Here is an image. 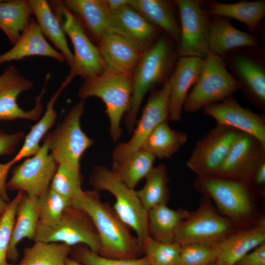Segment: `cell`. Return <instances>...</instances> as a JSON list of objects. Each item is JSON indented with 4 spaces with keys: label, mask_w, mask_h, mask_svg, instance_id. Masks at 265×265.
Here are the masks:
<instances>
[{
    "label": "cell",
    "mask_w": 265,
    "mask_h": 265,
    "mask_svg": "<svg viewBox=\"0 0 265 265\" xmlns=\"http://www.w3.org/2000/svg\"><path fill=\"white\" fill-rule=\"evenodd\" d=\"M84 110V101L81 100L45 138L50 153L57 165L64 163L80 168L82 156L93 144L80 126Z\"/></svg>",
    "instance_id": "cell-10"
},
{
    "label": "cell",
    "mask_w": 265,
    "mask_h": 265,
    "mask_svg": "<svg viewBox=\"0 0 265 265\" xmlns=\"http://www.w3.org/2000/svg\"><path fill=\"white\" fill-rule=\"evenodd\" d=\"M63 4L77 14L97 40L109 31L110 12L103 0H65Z\"/></svg>",
    "instance_id": "cell-31"
},
{
    "label": "cell",
    "mask_w": 265,
    "mask_h": 265,
    "mask_svg": "<svg viewBox=\"0 0 265 265\" xmlns=\"http://www.w3.org/2000/svg\"><path fill=\"white\" fill-rule=\"evenodd\" d=\"M14 163L10 160L5 163H0V197L7 202L9 198L7 193L6 183L8 172Z\"/></svg>",
    "instance_id": "cell-45"
},
{
    "label": "cell",
    "mask_w": 265,
    "mask_h": 265,
    "mask_svg": "<svg viewBox=\"0 0 265 265\" xmlns=\"http://www.w3.org/2000/svg\"><path fill=\"white\" fill-rule=\"evenodd\" d=\"M97 46L105 71L132 75L143 52L122 36L107 32L98 41Z\"/></svg>",
    "instance_id": "cell-18"
},
{
    "label": "cell",
    "mask_w": 265,
    "mask_h": 265,
    "mask_svg": "<svg viewBox=\"0 0 265 265\" xmlns=\"http://www.w3.org/2000/svg\"><path fill=\"white\" fill-rule=\"evenodd\" d=\"M33 241L61 243L71 247L83 245L97 254L101 248L100 238L91 219L72 204L56 224L48 226L38 223Z\"/></svg>",
    "instance_id": "cell-9"
},
{
    "label": "cell",
    "mask_w": 265,
    "mask_h": 265,
    "mask_svg": "<svg viewBox=\"0 0 265 265\" xmlns=\"http://www.w3.org/2000/svg\"><path fill=\"white\" fill-rule=\"evenodd\" d=\"M174 61V53L165 37L158 39L141 56L132 75L130 107L125 123L131 133L143 100L150 90L167 79L166 76Z\"/></svg>",
    "instance_id": "cell-3"
},
{
    "label": "cell",
    "mask_w": 265,
    "mask_h": 265,
    "mask_svg": "<svg viewBox=\"0 0 265 265\" xmlns=\"http://www.w3.org/2000/svg\"><path fill=\"white\" fill-rule=\"evenodd\" d=\"M215 265V263H213V264H212V265Z\"/></svg>",
    "instance_id": "cell-50"
},
{
    "label": "cell",
    "mask_w": 265,
    "mask_h": 265,
    "mask_svg": "<svg viewBox=\"0 0 265 265\" xmlns=\"http://www.w3.org/2000/svg\"><path fill=\"white\" fill-rule=\"evenodd\" d=\"M239 132L216 125L195 144L187 167L196 176L216 177Z\"/></svg>",
    "instance_id": "cell-12"
},
{
    "label": "cell",
    "mask_w": 265,
    "mask_h": 265,
    "mask_svg": "<svg viewBox=\"0 0 265 265\" xmlns=\"http://www.w3.org/2000/svg\"><path fill=\"white\" fill-rule=\"evenodd\" d=\"M89 184L98 191L106 190L112 194L115 199L113 209L121 220L134 232L141 248L143 242L149 236L148 212L142 205L136 191L102 165L93 168Z\"/></svg>",
    "instance_id": "cell-5"
},
{
    "label": "cell",
    "mask_w": 265,
    "mask_h": 265,
    "mask_svg": "<svg viewBox=\"0 0 265 265\" xmlns=\"http://www.w3.org/2000/svg\"><path fill=\"white\" fill-rule=\"evenodd\" d=\"M175 2L180 25L178 55L204 59L209 53L210 15L200 0H177Z\"/></svg>",
    "instance_id": "cell-11"
},
{
    "label": "cell",
    "mask_w": 265,
    "mask_h": 265,
    "mask_svg": "<svg viewBox=\"0 0 265 265\" xmlns=\"http://www.w3.org/2000/svg\"><path fill=\"white\" fill-rule=\"evenodd\" d=\"M265 184V160L261 163L253 174L251 185L259 192Z\"/></svg>",
    "instance_id": "cell-46"
},
{
    "label": "cell",
    "mask_w": 265,
    "mask_h": 265,
    "mask_svg": "<svg viewBox=\"0 0 265 265\" xmlns=\"http://www.w3.org/2000/svg\"><path fill=\"white\" fill-rule=\"evenodd\" d=\"M238 230L216 210L210 199L203 196L197 209L189 212L180 224L174 242L180 246L190 243L216 244Z\"/></svg>",
    "instance_id": "cell-8"
},
{
    "label": "cell",
    "mask_w": 265,
    "mask_h": 265,
    "mask_svg": "<svg viewBox=\"0 0 265 265\" xmlns=\"http://www.w3.org/2000/svg\"><path fill=\"white\" fill-rule=\"evenodd\" d=\"M72 80V79L67 76L57 90L50 99L45 112L25 136L21 148L11 159L14 164L22 159L33 156L39 151L41 147L40 144L41 140L55 122L57 113L54 108L55 103L62 92Z\"/></svg>",
    "instance_id": "cell-26"
},
{
    "label": "cell",
    "mask_w": 265,
    "mask_h": 265,
    "mask_svg": "<svg viewBox=\"0 0 265 265\" xmlns=\"http://www.w3.org/2000/svg\"><path fill=\"white\" fill-rule=\"evenodd\" d=\"M72 205L85 212L91 219L100 239L99 255L119 259L141 257L142 249L137 238L113 208L101 200L98 191H83Z\"/></svg>",
    "instance_id": "cell-1"
},
{
    "label": "cell",
    "mask_w": 265,
    "mask_h": 265,
    "mask_svg": "<svg viewBox=\"0 0 265 265\" xmlns=\"http://www.w3.org/2000/svg\"><path fill=\"white\" fill-rule=\"evenodd\" d=\"M80 168L67 163L58 164L50 187L72 202L83 192Z\"/></svg>",
    "instance_id": "cell-37"
},
{
    "label": "cell",
    "mask_w": 265,
    "mask_h": 265,
    "mask_svg": "<svg viewBox=\"0 0 265 265\" xmlns=\"http://www.w3.org/2000/svg\"><path fill=\"white\" fill-rule=\"evenodd\" d=\"M187 140V134L175 130L167 122L159 125L144 141L141 149L160 159H167L176 153Z\"/></svg>",
    "instance_id": "cell-33"
},
{
    "label": "cell",
    "mask_w": 265,
    "mask_h": 265,
    "mask_svg": "<svg viewBox=\"0 0 265 265\" xmlns=\"http://www.w3.org/2000/svg\"><path fill=\"white\" fill-rule=\"evenodd\" d=\"M71 204L68 199L50 187L37 197L39 223L48 226L56 224Z\"/></svg>",
    "instance_id": "cell-38"
},
{
    "label": "cell",
    "mask_w": 265,
    "mask_h": 265,
    "mask_svg": "<svg viewBox=\"0 0 265 265\" xmlns=\"http://www.w3.org/2000/svg\"><path fill=\"white\" fill-rule=\"evenodd\" d=\"M1 216H2V215H0V219H1Z\"/></svg>",
    "instance_id": "cell-51"
},
{
    "label": "cell",
    "mask_w": 265,
    "mask_h": 265,
    "mask_svg": "<svg viewBox=\"0 0 265 265\" xmlns=\"http://www.w3.org/2000/svg\"><path fill=\"white\" fill-rule=\"evenodd\" d=\"M50 77V75H46L43 88L36 98L34 107L25 110L19 106L17 99L22 93L30 89L33 83L22 76L15 66L9 65L0 75V121L17 119L37 121L43 111L41 100Z\"/></svg>",
    "instance_id": "cell-15"
},
{
    "label": "cell",
    "mask_w": 265,
    "mask_h": 265,
    "mask_svg": "<svg viewBox=\"0 0 265 265\" xmlns=\"http://www.w3.org/2000/svg\"><path fill=\"white\" fill-rule=\"evenodd\" d=\"M155 159L153 154L141 149L122 160L113 161L111 170L127 186L134 189L153 169Z\"/></svg>",
    "instance_id": "cell-34"
},
{
    "label": "cell",
    "mask_w": 265,
    "mask_h": 265,
    "mask_svg": "<svg viewBox=\"0 0 265 265\" xmlns=\"http://www.w3.org/2000/svg\"><path fill=\"white\" fill-rule=\"evenodd\" d=\"M109 31L127 39L144 52L156 42L157 27L129 4L110 12Z\"/></svg>",
    "instance_id": "cell-20"
},
{
    "label": "cell",
    "mask_w": 265,
    "mask_h": 265,
    "mask_svg": "<svg viewBox=\"0 0 265 265\" xmlns=\"http://www.w3.org/2000/svg\"><path fill=\"white\" fill-rule=\"evenodd\" d=\"M204 114L212 118L217 125L248 134L265 148V123L263 117L240 106L230 97L203 108Z\"/></svg>",
    "instance_id": "cell-17"
},
{
    "label": "cell",
    "mask_w": 265,
    "mask_h": 265,
    "mask_svg": "<svg viewBox=\"0 0 265 265\" xmlns=\"http://www.w3.org/2000/svg\"><path fill=\"white\" fill-rule=\"evenodd\" d=\"M104 4L109 12L116 10L125 5L129 4L130 0H103Z\"/></svg>",
    "instance_id": "cell-47"
},
{
    "label": "cell",
    "mask_w": 265,
    "mask_h": 265,
    "mask_svg": "<svg viewBox=\"0 0 265 265\" xmlns=\"http://www.w3.org/2000/svg\"><path fill=\"white\" fill-rule=\"evenodd\" d=\"M32 14L43 34L64 56L70 66L73 53L71 51L66 34L49 2L46 0H28Z\"/></svg>",
    "instance_id": "cell-28"
},
{
    "label": "cell",
    "mask_w": 265,
    "mask_h": 265,
    "mask_svg": "<svg viewBox=\"0 0 265 265\" xmlns=\"http://www.w3.org/2000/svg\"><path fill=\"white\" fill-rule=\"evenodd\" d=\"M265 242V218L257 224L238 230L217 243L216 265H234L247 253Z\"/></svg>",
    "instance_id": "cell-23"
},
{
    "label": "cell",
    "mask_w": 265,
    "mask_h": 265,
    "mask_svg": "<svg viewBox=\"0 0 265 265\" xmlns=\"http://www.w3.org/2000/svg\"><path fill=\"white\" fill-rule=\"evenodd\" d=\"M193 186L239 230L254 226L265 217L260 212L257 198L261 193L247 182L196 176Z\"/></svg>",
    "instance_id": "cell-2"
},
{
    "label": "cell",
    "mask_w": 265,
    "mask_h": 265,
    "mask_svg": "<svg viewBox=\"0 0 265 265\" xmlns=\"http://www.w3.org/2000/svg\"><path fill=\"white\" fill-rule=\"evenodd\" d=\"M32 14L28 0H0V29L12 44L28 25Z\"/></svg>",
    "instance_id": "cell-32"
},
{
    "label": "cell",
    "mask_w": 265,
    "mask_h": 265,
    "mask_svg": "<svg viewBox=\"0 0 265 265\" xmlns=\"http://www.w3.org/2000/svg\"><path fill=\"white\" fill-rule=\"evenodd\" d=\"M8 202H7L0 197V215H2L5 211L8 206Z\"/></svg>",
    "instance_id": "cell-48"
},
{
    "label": "cell",
    "mask_w": 265,
    "mask_h": 265,
    "mask_svg": "<svg viewBox=\"0 0 265 265\" xmlns=\"http://www.w3.org/2000/svg\"><path fill=\"white\" fill-rule=\"evenodd\" d=\"M170 85L167 80L161 87L150 95L131 138L113 150V161L124 159L140 150L150 134L160 124L168 120Z\"/></svg>",
    "instance_id": "cell-14"
},
{
    "label": "cell",
    "mask_w": 265,
    "mask_h": 265,
    "mask_svg": "<svg viewBox=\"0 0 265 265\" xmlns=\"http://www.w3.org/2000/svg\"><path fill=\"white\" fill-rule=\"evenodd\" d=\"M257 44L254 36L234 27L230 19L217 16L211 18L209 52L223 57L233 51L254 48Z\"/></svg>",
    "instance_id": "cell-24"
},
{
    "label": "cell",
    "mask_w": 265,
    "mask_h": 265,
    "mask_svg": "<svg viewBox=\"0 0 265 265\" xmlns=\"http://www.w3.org/2000/svg\"><path fill=\"white\" fill-rule=\"evenodd\" d=\"M70 254L84 265H149L144 256L131 259L108 258L93 252L83 245L72 247Z\"/></svg>",
    "instance_id": "cell-42"
},
{
    "label": "cell",
    "mask_w": 265,
    "mask_h": 265,
    "mask_svg": "<svg viewBox=\"0 0 265 265\" xmlns=\"http://www.w3.org/2000/svg\"><path fill=\"white\" fill-rule=\"evenodd\" d=\"M132 75L119 74L105 71L84 80L79 96L82 100L96 97L106 106L110 123L111 138L117 141L121 136V119L129 110L132 92Z\"/></svg>",
    "instance_id": "cell-4"
},
{
    "label": "cell",
    "mask_w": 265,
    "mask_h": 265,
    "mask_svg": "<svg viewBox=\"0 0 265 265\" xmlns=\"http://www.w3.org/2000/svg\"><path fill=\"white\" fill-rule=\"evenodd\" d=\"M57 165L45 139L37 153L14 169L7 182V189L37 198L50 187Z\"/></svg>",
    "instance_id": "cell-13"
},
{
    "label": "cell",
    "mask_w": 265,
    "mask_h": 265,
    "mask_svg": "<svg viewBox=\"0 0 265 265\" xmlns=\"http://www.w3.org/2000/svg\"><path fill=\"white\" fill-rule=\"evenodd\" d=\"M24 137L23 132L9 133L0 130V156L12 154Z\"/></svg>",
    "instance_id": "cell-43"
},
{
    "label": "cell",
    "mask_w": 265,
    "mask_h": 265,
    "mask_svg": "<svg viewBox=\"0 0 265 265\" xmlns=\"http://www.w3.org/2000/svg\"><path fill=\"white\" fill-rule=\"evenodd\" d=\"M144 186L137 195L145 209H151L161 204H167L169 200L168 187V176L165 165L159 164L154 167L145 178Z\"/></svg>",
    "instance_id": "cell-35"
},
{
    "label": "cell",
    "mask_w": 265,
    "mask_h": 265,
    "mask_svg": "<svg viewBox=\"0 0 265 265\" xmlns=\"http://www.w3.org/2000/svg\"><path fill=\"white\" fill-rule=\"evenodd\" d=\"M265 160V148L254 137L239 132L216 177L251 185L255 170Z\"/></svg>",
    "instance_id": "cell-16"
},
{
    "label": "cell",
    "mask_w": 265,
    "mask_h": 265,
    "mask_svg": "<svg viewBox=\"0 0 265 265\" xmlns=\"http://www.w3.org/2000/svg\"><path fill=\"white\" fill-rule=\"evenodd\" d=\"M203 59L181 56L178 60L168 81L170 85L168 120L182 119V112L186 99L201 73Z\"/></svg>",
    "instance_id": "cell-19"
},
{
    "label": "cell",
    "mask_w": 265,
    "mask_h": 265,
    "mask_svg": "<svg viewBox=\"0 0 265 265\" xmlns=\"http://www.w3.org/2000/svg\"><path fill=\"white\" fill-rule=\"evenodd\" d=\"M49 2L73 46V59L68 76L73 79L80 77L85 80L103 73L105 66L97 47L91 41L73 12L62 0Z\"/></svg>",
    "instance_id": "cell-7"
},
{
    "label": "cell",
    "mask_w": 265,
    "mask_h": 265,
    "mask_svg": "<svg viewBox=\"0 0 265 265\" xmlns=\"http://www.w3.org/2000/svg\"><path fill=\"white\" fill-rule=\"evenodd\" d=\"M181 246L174 242L165 243L148 236L141 246L149 265H178Z\"/></svg>",
    "instance_id": "cell-39"
},
{
    "label": "cell",
    "mask_w": 265,
    "mask_h": 265,
    "mask_svg": "<svg viewBox=\"0 0 265 265\" xmlns=\"http://www.w3.org/2000/svg\"><path fill=\"white\" fill-rule=\"evenodd\" d=\"M65 265H84L80 262H78L74 258H68L65 263Z\"/></svg>",
    "instance_id": "cell-49"
},
{
    "label": "cell",
    "mask_w": 265,
    "mask_h": 265,
    "mask_svg": "<svg viewBox=\"0 0 265 265\" xmlns=\"http://www.w3.org/2000/svg\"><path fill=\"white\" fill-rule=\"evenodd\" d=\"M228 57L234 78L247 95L263 108L265 105V69L259 58L245 53H235Z\"/></svg>",
    "instance_id": "cell-21"
},
{
    "label": "cell",
    "mask_w": 265,
    "mask_h": 265,
    "mask_svg": "<svg viewBox=\"0 0 265 265\" xmlns=\"http://www.w3.org/2000/svg\"><path fill=\"white\" fill-rule=\"evenodd\" d=\"M129 5L149 22L164 30L178 44L180 36L179 16L168 1L130 0Z\"/></svg>",
    "instance_id": "cell-29"
},
{
    "label": "cell",
    "mask_w": 265,
    "mask_h": 265,
    "mask_svg": "<svg viewBox=\"0 0 265 265\" xmlns=\"http://www.w3.org/2000/svg\"><path fill=\"white\" fill-rule=\"evenodd\" d=\"M71 248L61 243L35 241L25 248L18 265H65Z\"/></svg>",
    "instance_id": "cell-36"
},
{
    "label": "cell",
    "mask_w": 265,
    "mask_h": 265,
    "mask_svg": "<svg viewBox=\"0 0 265 265\" xmlns=\"http://www.w3.org/2000/svg\"><path fill=\"white\" fill-rule=\"evenodd\" d=\"M23 194L22 192L18 191L14 198L8 202L0 220V265H15L9 263L7 254L17 207Z\"/></svg>",
    "instance_id": "cell-41"
},
{
    "label": "cell",
    "mask_w": 265,
    "mask_h": 265,
    "mask_svg": "<svg viewBox=\"0 0 265 265\" xmlns=\"http://www.w3.org/2000/svg\"><path fill=\"white\" fill-rule=\"evenodd\" d=\"M207 12L212 16L234 19L255 32L265 16V0H242L231 3L208 2Z\"/></svg>",
    "instance_id": "cell-27"
},
{
    "label": "cell",
    "mask_w": 265,
    "mask_h": 265,
    "mask_svg": "<svg viewBox=\"0 0 265 265\" xmlns=\"http://www.w3.org/2000/svg\"><path fill=\"white\" fill-rule=\"evenodd\" d=\"M218 252L217 243L181 245L178 265H211L215 262Z\"/></svg>",
    "instance_id": "cell-40"
},
{
    "label": "cell",
    "mask_w": 265,
    "mask_h": 265,
    "mask_svg": "<svg viewBox=\"0 0 265 265\" xmlns=\"http://www.w3.org/2000/svg\"><path fill=\"white\" fill-rule=\"evenodd\" d=\"M234 265H265V242L244 255Z\"/></svg>",
    "instance_id": "cell-44"
},
{
    "label": "cell",
    "mask_w": 265,
    "mask_h": 265,
    "mask_svg": "<svg viewBox=\"0 0 265 265\" xmlns=\"http://www.w3.org/2000/svg\"><path fill=\"white\" fill-rule=\"evenodd\" d=\"M224 58L209 52L203 59L198 79L190 90L183 109L192 113L232 97L241 87L227 68Z\"/></svg>",
    "instance_id": "cell-6"
},
{
    "label": "cell",
    "mask_w": 265,
    "mask_h": 265,
    "mask_svg": "<svg viewBox=\"0 0 265 265\" xmlns=\"http://www.w3.org/2000/svg\"><path fill=\"white\" fill-rule=\"evenodd\" d=\"M13 45L9 50L0 54V66L33 56L51 57L60 63L65 61L63 55L48 43L35 19H31L27 26Z\"/></svg>",
    "instance_id": "cell-22"
},
{
    "label": "cell",
    "mask_w": 265,
    "mask_h": 265,
    "mask_svg": "<svg viewBox=\"0 0 265 265\" xmlns=\"http://www.w3.org/2000/svg\"><path fill=\"white\" fill-rule=\"evenodd\" d=\"M189 212L180 208L174 210L167 204L156 206L148 211L149 236L162 242H174L177 231Z\"/></svg>",
    "instance_id": "cell-30"
},
{
    "label": "cell",
    "mask_w": 265,
    "mask_h": 265,
    "mask_svg": "<svg viewBox=\"0 0 265 265\" xmlns=\"http://www.w3.org/2000/svg\"><path fill=\"white\" fill-rule=\"evenodd\" d=\"M39 218L37 198L24 193L17 209L8 248L7 258L14 264L19 258L17 246L25 238L34 240Z\"/></svg>",
    "instance_id": "cell-25"
}]
</instances>
